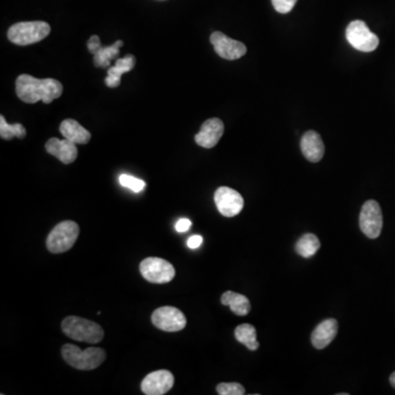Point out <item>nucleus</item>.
<instances>
[{"label":"nucleus","mask_w":395,"mask_h":395,"mask_svg":"<svg viewBox=\"0 0 395 395\" xmlns=\"http://www.w3.org/2000/svg\"><path fill=\"white\" fill-rule=\"evenodd\" d=\"M16 92L23 103H36L43 101L49 105L53 100L61 97L63 94V85L53 78L39 79L31 75L23 74L20 75L16 81Z\"/></svg>","instance_id":"nucleus-1"},{"label":"nucleus","mask_w":395,"mask_h":395,"mask_svg":"<svg viewBox=\"0 0 395 395\" xmlns=\"http://www.w3.org/2000/svg\"><path fill=\"white\" fill-rule=\"evenodd\" d=\"M62 357L67 365L78 370L89 371L97 369L105 360V351L97 347L81 351L78 346L66 344L62 347Z\"/></svg>","instance_id":"nucleus-2"},{"label":"nucleus","mask_w":395,"mask_h":395,"mask_svg":"<svg viewBox=\"0 0 395 395\" xmlns=\"http://www.w3.org/2000/svg\"><path fill=\"white\" fill-rule=\"evenodd\" d=\"M62 329L67 337L87 344L100 343L105 336L103 329L97 323L78 316L64 318Z\"/></svg>","instance_id":"nucleus-3"},{"label":"nucleus","mask_w":395,"mask_h":395,"mask_svg":"<svg viewBox=\"0 0 395 395\" xmlns=\"http://www.w3.org/2000/svg\"><path fill=\"white\" fill-rule=\"evenodd\" d=\"M51 34V27L44 21L19 23L10 27L8 39L14 44L25 47L44 40Z\"/></svg>","instance_id":"nucleus-4"},{"label":"nucleus","mask_w":395,"mask_h":395,"mask_svg":"<svg viewBox=\"0 0 395 395\" xmlns=\"http://www.w3.org/2000/svg\"><path fill=\"white\" fill-rule=\"evenodd\" d=\"M79 235V227L74 221L58 223L47 238V247L52 254H62L74 246Z\"/></svg>","instance_id":"nucleus-5"},{"label":"nucleus","mask_w":395,"mask_h":395,"mask_svg":"<svg viewBox=\"0 0 395 395\" xmlns=\"http://www.w3.org/2000/svg\"><path fill=\"white\" fill-rule=\"evenodd\" d=\"M140 272L144 279L156 285L168 283L174 279L176 275L172 264L163 258L157 257L145 258L140 264Z\"/></svg>","instance_id":"nucleus-6"},{"label":"nucleus","mask_w":395,"mask_h":395,"mask_svg":"<svg viewBox=\"0 0 395 395\" xmlns=\"http://www.w3.org/2000/svg\"><path fill=\"white\" fill-rule=\"evenodd\" d=\"M346 38L351 47L360 52H373L379 45L378 36L372 34L361 20H355L349 23L346 30Z\"/></svg>","instance_id":"nucleus-7"},{"label":"nucleus","mask_w":395,"mask_h":395,"mask_svg":"<svg viewBox=\"0 0 395 395\" xmlns=\"http://www.w3.org/2000/svg\"><path fill=\"white\" fill-rule=\"evenodd\" d=\"M359 227L361 232L371 240L380 236L383 227V216L378 202L369 200L364 203L360 212Z\"/></svg>","instance_id":"nucleus-8"},{"label":"nucleus","mask_w":395,"mask_h":395,"mask_svg":"<svg viewBox=\"0 0 395 395\" xmlns=\"http://www.w3.org/2000/svg\"><path fill=\"white\" fill-rule=\"evenodd\" d=\"M152 323L164 332H179L187 325V318L176 307H162L153 312Z\"/></svg>","instance_id":"nucleus-9"},{"label":"nucleus","mask_w":395,"mask_h":395,"mask_svg":"<svg viewBox=\"0 0 395 395\" xmlns=\"http://www.w3.org/2000/svg\"><path fill=\"white\" fill-rule=\"evenodd\" d=\"M214 202L218 212L227 218H233L242 212L244 199L242 194L229 187H220L214 194Z\"/></svg>","instance_id":"nucleus-10"},{"label":"nucleus","mask_w":395,"mask_h":395,"mask_svg":"<svg viewBox=\"0 0 395 395\" xmlns=\"http://www.w3.org/2000/svg\"><path fill=\"white\" fill-rule=\"evenodd\" d=\"M214 51L220 58L229 61H234L243 58L246 54L247 49L244 43L231 39L222 32H213L210 36Z\"/></svg>","instance_id":"nucleus-11"},{"label":"nucleus","mask_w":395,"mask_h":395,"mask_svg":"<svg viewBox=\"0 0 395 395\" xmlns=\"http://www.w3.org/2000/svg\"><path fill=\"white\" fill-rule=\"evenodd\" d=\"M175 378L168 370L154 371L147 374L141 383L142 392L146 395H164L174 387Z\"/></svg>","instance_id":"nucleus-12"},{"label":"nucleus","mask_w":395,"mask_h":395,"mask_svg":"<svg viewBox=\"0 0 395 395\" xmlns=\"http://www.w3.org/2000/svg\"><path fill=\"white\" fill-rule=\"evenodd\" d=\"M88 50L94 55V66L107 68L110 67L111 61L120 55V47L123 45V41L119 40L110 47H103L100 43L99 36H92L88 40Z\"/></svg>","instance_id":"nucleus-13"},{"label":"nucleus","mask_w":395,"mask_h":395,"mask_svg":"<svg viewBox=\"0 0 395 395\" xmlns=\"http://www.w3.org/2000/svg\"><path fill=\"white\" fill-rule=\"evenodd\" d=\"M224 133V125L218 118L207 120L202 125L201 130L196 134V143L205 149H212L221 140Z\"/></svg>","instance_id":"nucleus-14"},{"label":"nucleus","mask_w":395,"mask_h":395,"mask_svg":"<svg viewBox=\"0 0 395 395\" xmlns=\"http://www.w3.org/2000/svg\"><path fill=\"white\" fill-rule=\"evenodd\" d=\"M45 149L49 154L55 156L65 165L74 163L77 158L78 151L76 144L69 141L67 138H64V140H58L56 138H50L45 144Z\"/></svg>","instance_id":"nucleus-15"},{"label":"nucleus","mask_w":395,"mask_h":395,"mask_svg":"<svg viewBox=\"0 0 395 395\" xmlns=\"http://www.w3.org/2000/svg\"><path fill=\"white\" fill-rule=\"evenodd\" d=\"M338 333V323L335 318H327L315 327L311 335V342L316 349L327 348Z\"/></svg>","instance_id":"nucleus-16"},{"label":"nucleus","mask_w":395,"mask_h":395,"mask_svg":"<svg viewBox=\"0 0 395 395\" xmlns=\"http://www.w3.org/2000/svg\"><path fill=\"white\" fill-rule=\"evenodd\" d=\"M301 151L304 157L311 163H318L325 153L323 141L318 132L307 131L301 138Z\"/></svg>","instance_id":"nucleus-17"},{"label":"nucleus","mask_w":395,"mask_h":395,"mask_svg":"<svg viewBox=\"0 0 395 395\" xmlns=\"http://www.w3.org/2000/svg\"><path fill=\"white\" fill-rule=\"evenodd\" d=\"M136 58L132 54H127L125 58L116 60V65L109 67L108 76L105 79V85L110 88L119 87L122 75L132 71L136 66Z\"/></svg>","instance_id":"nucleus-18"},{"label":"nucleus","mask_w":395,"mask_h":395,"mask_svg":"<svg viewBox=\"0 0 395 395\" xmlns=\"http://www.w3.org/2000/svg\"><path fill=\"white\" fill-rule=\"evenodd\" d=\"M60 132L75 144H87L92 138L90 132L73 119L64 120L60 125Z\"/></svg>","instance_id":"nucleus-19"},{"label":"nucleus","mask_w":395,"mask_h":395,"mask_svg":"<svg viewBox=\"0 0 395 395\" xmlns=\"http://www.w3.org/2000/svg\"><path fill=\"white\" fill-rule=\"evenodd\" d=\"M221 302L223 305L229 307L231 311L238 316H245L251 312V302L247 296L240 293L227 291L222 294Z\"/></svg>","instance_id":"nucleus-20"},{"label":"nucleus","mask_w":395,"mask_h":395,"mask_svg":"<svg viewBox=\"0 0 395 395\" xmlns=\"http://www.w3.org/2000/svg\"><path fill=\"white\" fill-rule=\"evenodd\" d=\"M234 335L236 340L246 346L249 351H255L259 348L256 329L251 324H242L236 327Z\"/></svg>","instance_id":"nucleus-21"},{"label":"nucleus","mask_w":395,"mask_h":395,"mask_svg":"<svg viewBox=\"0 0 395 395\" xmlns=\"http://www.w3.org/2000/svg\"><path fill=\"white\" fill-rule=\"evenodd\" d=\"M321 247V243L318 236L314 234H304L298 238L296 244V252L304 258L313 257L318 249Z\"/></svg>","instance_id":"nucleus-22"},{"label":"nucleus","mask_w":395,"mask_h":395,"mask_svg":"<svg viewBox=\"0 0 395 395\" xmlns=\"http://www.w3.org/2000/svg\"><path fill=\"white\" fill-rule=\"evenodd\" d=\"M25 136H27V131H25L23 125H20V123L8 125L5 116H0V136H1V138L6 140V141H10L14 138L23 140V138H25Z\"/></svg>","instance_id":"nucleus-23"},{"label":"nucleus","mask_w":395,"mask_h":395,"mask_svg":"<svg viewBox=\"0 0 395 395\" xmlns=\"http://www.w3.org/2000/svg\"><path fill=\"white\" fill-rule=\"evenodd\" d=\"M119 183L122 187L131 189L134 192H141L146 187L145 181L138 179V178L133 177L130 175H121L119 177Z\"/></svg>","instance_id":"nucleus-24"},{"label":"nucleus","mask_w":395,"mask_h":395,"mask_svg":"<svg viewBox=\"0 0 395 395\" xmlns=\"http://www.w3.org/2000/svg\"><path fill=\"white\" fill-rule=\"evenodd\" d=\"M216 392L220 395H243L245 394V389L242 384L231 382L218 384Z\"/></svg>","instance_id":"nucleus-25"},{"label":"nucleus","mask_w":395,"mask_h":395,"mask_svg":"<svg viewBox=\"0 0 395 395\" xmlns=\"http://www.w3.org/2000/svg\"><path fill=\"white\" fill-rule=\"evenodd\" d=\"M298 0H271L272 6L276 9V12L280 14H288L296 6Z\"/></svg>","instance_id":"nucleus-26"},{"label":"nucleus","mask_w":395,"mask_h":395,"mask_svg":"<svg viewBox=\"0 0 395 395\" xmlns=\"http://www.w3.org/2000/svg\"><path fill=\"white\" fill-rule=\"evenodd\" d=\"M191 224L192 223L189 218H180L179 221L175 225V229L178 233H185L190 229Z\"/></svg>","instance_id":"nucleus-27"},{"label":"nucleus","mask_w":395,"mask_h":395,"mask_svg":"<svg viewBox=\"0 0 395 395\" xmlns=\"http://www.w3.org/2000/svg\"><path fill=\"white\" fill-rule=\"evenodd\" d=\"M202 242H203V238L200 235H192L188 240V247L191 249H199L201 246Z\"/></svg>","instance_id":"nucleus-28"},{"label":"nucleus","mask_w":395,"mask_h":395,"mask_svg":"<svg viewBox=\"0 0 395 395\" xmlns=\"http://www.w3.org/2000/svg\"><path fill=\"white\" fill-rule=\"evenodd\" d=\"M390 383H391V385L395 389V371L390 376Z\"/></svg>","instance_id":"nucleus-29"}]
</instances>
